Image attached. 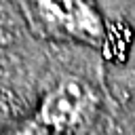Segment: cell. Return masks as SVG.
Masks as SVG:
<instances>
[{"label": "cell", "instance_id": "7a4b0ae2", "mask_svg": "<svg viewBox=\"0 0 135 135\" xmlns=\"http://www.w3.org/2000/svg\"><path fill=\"white\" fill-rule=\"evenodd\" d=\"M97 95L80 78H65L55 84L38 108V124L53 131H68L78 127L89 114L95 112Z\"/></svg>", "mask_w": 135, "mask_h": 135}, {"label": "cell", "instance_id": "3957f363", "mask_svg": "<svg viewBox=\"0 0 135 135\" xmlns=\"http://www.w3.org/2000/svg\"><path fill=\"white\" fill-rule=\"evenodd\" d=\"M8 135H38V131H36V127H23V129L13 131V133H8Z\"/></svg>", "mask_w": 135, "mask_h": 135}, {"label": "cell", "instance_id": "6da1fadb", "mask_svg": "<svg viewBox=\"0 0 135 135\" xmlns=\"http://www.w3.org/2000/svg\"><path fill=\"white\" fill-rule=\"evenodd\" d=\"M44 25L65 38L97 46L105 40V23L91 0H36Z\"/></svg>", "mask_w": 135, "mask_h": 135}]
</instances>
